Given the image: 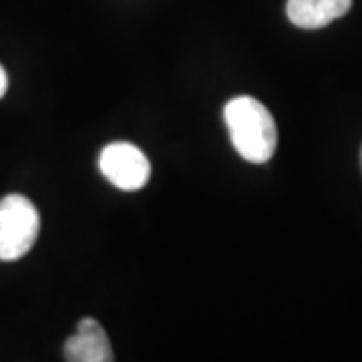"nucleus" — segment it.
<instances>
[{
	"instance_id": "obj_6",
	"label": "nucleus",
	"mask_w": 362,
	"mask_h": 362,
	"mask_svg": "<svg viewBox=\"0 0 362 362\" xmlns=\"http://www.w3.org/2000/svg\"><path fill=\"white\" fill-rule=\"evenodd\" d=\"M6 90H8V77H6V71L0 65V99L4 97Z\"/></svg>"
},
{
	"instance_id": "obj_4",
	"label": "nucleus",
	"mask_w": 362,
	"mask_h": 362,
	"mask_svg": "<svg viewBox=\"0 0 362 362\" xmlns=\"http://www.w3.org/2000/svg\"><path fill=\"white\" fill-rule=\"evenodd\" d=\"M65 361L69 362H111L113 349L107 332L95 318H83L77 332L65 342Z\"/></svg>"
},
{
	"instance_id": "obj_1",
	"label": "nucleus",
	"mask_w": 362,
	"mask_h": 362,
	"mask_svg": "<svg viewBox=\"0 0 362 362\" xmlns=\"http://www.w3.org/2000/svg\"><path fill=\"white\" fill-rule=\"evenodd\" d=\"M235 151L250 163H266L276 153L278 127L272 113L254 97H235L223 109Z\"/></svg>"
},
{
	"instance_id": "obj_3",
	"label": "nucleus",
	"mask_w": 362,
	"mask_h": 362,
	"mask_svg": "<svg viewBox=\"0 0 362 362\" xmlns=\"http://www.w3.org/2000/svg\"><path fill=\"white\" fill-rule=\"evenodd\" d=\"M99 169L107 180L123 192H137L151 177L149 159L133 143L117 141L107 145L99 156Z\"/></svg>"
},
{
	"instance_id": "obj_5",
	"label": "nucleus",
	"mask_w": 362,
	"mask_h": 362,
	"mask_svg": "<svg viewBox=\"0 0 362 362\" xmlns=\"http://www.w3.org/2000/svg\"><path fill=\"white\" fill-rule=\"evenodd\" d=\"M352 6V0H288L286 14L290 23L304 30L324 28L342 18Z\"/></svg>"
},
{
	"instance_id": "obj_2",
	"label": "nucleus",
	"mask_w": 362,
	"mask_h": 362,
	"mask_svg": "<svg viewBox=\"0 0 362 362\" xmlns=\"http://www.w3.org/2000/svg\"><path fill=\"white\" fill-rule=\"evenodd\" d=\"M40 232V216L25 195L11 194L0 199V259L25 258Z\"/></svg>"
}]
</instances>
